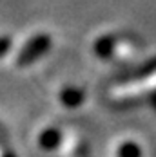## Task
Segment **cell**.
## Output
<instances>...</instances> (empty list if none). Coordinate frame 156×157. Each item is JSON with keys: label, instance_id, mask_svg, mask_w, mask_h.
<instances>
[{"label": "cell", "instance_id": "obj_1", "mask_svg": "<svg viewBox=\"0 0 156 157\" xmlns=\"http://www.w3.org/2000/svg\"><path fill=\"white\" fill-rule=\"evenodd\" d=\"M51 47V38L47 34H38L31 38L26 47L22 49V52L18 54V65L24 67V65H31L35 60H38L40 56H44Z\"/></svg>", "mask_w": 156, "mask_h": 157}, {"label": "cell", "instance_id": "obj_2", "mask_svg": "<svg viewBox=\"0 0 156 157\" xmlns=\"http://www.w3.org/2000/svg\"><path fill=\"white\" fill-rule=\"evenodd\" d=\"M153 72H156V58L149 60L142 67H136V69H133L129 72H124L118 79L120 81H138V79H143V78H147V76H151Z\"/></svg>", "mask_w": 156, "mask_h": 157}, {"label": "cell", "instance_id": "obj_3", "mask_svg": "<svg viewBox=\"0 0 156 157\" xmlns=\"http://www.w3.org/2000/svg\"><path fill=\"white\" fill-rule=\"evenodd\" d=\"M84 90L82 89H76V87H67V89H64L62 94H60V99H62V103L65 107H78L82 101H84Z\"/></svg>", "mask_w": 156, "mask_h": 157}, {"label": "cell", "instance_id": "obj_4", "mask_svg": "<svg viewBox=\"0 0 156 157\" xmlns=\"http://www.w3.org/2000/svg\"><path fill=\"white\" fill-rule=\"evenodd\" d=\"M114 44H116V36H113V34L102 36L94 44V52L98 56H102V58H107V56H111V52L114 49Z\"/></svg>", "mask_w": 156, "mask_h": 157}, {"label": "cell", "instance_id": "obj_5", "mask_svg": "<svg viewBox=\"0 0 156 157\" xmlns=\"http://www.w3.org/2000/svg\"><path fill=\"white\" fill-rule=\"evenodd\" d=\"M38 143H40V146L44 150H55L58 146V143H60V132L56 128H47V130L42 132Z\"/></svg>", "mask_w": 156, "mask_h": 157}, {"label": "cell", "instance_id": "obj_6", "mask_svg": "<svg viewBox=\"0 0 156 157\" xmlns=\"http://www.w3.org/2000/svg\"><path fill=\"white\" fill-rule=\"evenodd\" d=\"M120 157H142V152L138 144L134 143H124L120 146Z\"/></svg>", "mask_w": 156, "mask_h": 157}, {"label": "cell", "instance_id": "obj_7", "mask_svg": "<svg viewBox=\"0 0 156 157\" xmlns=\"http://www.w3.org/2000/svg\"><path fill=\"white\" fill-rule=\"evenodd\" d=\"M11 47V38L9 36H0V56H4Z\"/></svg>", "mask_w": 156, "mask_h": 157}, {"label": "cell", "instance_id": "obj_8", "mask_svg": "<svg viewBox=\"0 0 156 157\" xmlns=\"http://www.w3.org/2000/svg\"><path fill=\"white\" fill-rule=\"evenodd\" d=\"M6 157H15V155H13V154H9V155H6Z\"/></svg>", "mask_w": 156, "mask_h": 157}, {"label": "cell", "instance_id": "obj_9", "mask_svg": "<svg viewBox=\"0 0 156 157\" xmlns=\"http://www.w3.org/2000/svg\"><path fill=\"white\" fill-rule=\"evenodd\" d=\"M2 130H4V128H2V126H0V132H2Z\"/></svg>", "mask_w": 156, "mask_h": 157}]
</instances>
